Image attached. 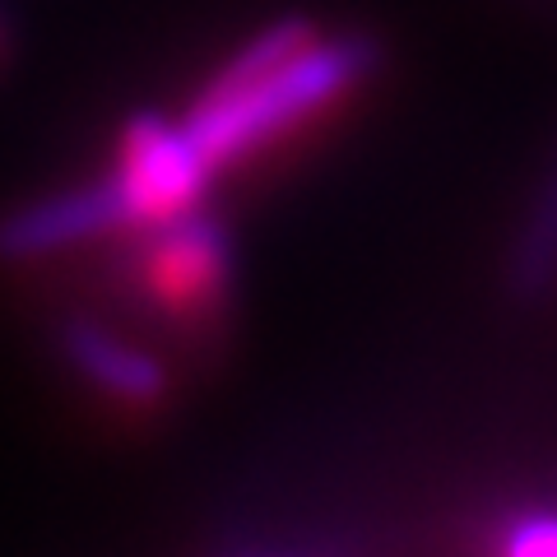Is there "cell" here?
Returning <instances> with one entry per match:
<instances>
[{
	"label": "cell",
	"mask_w": 557,
	"mask_h": 557,
	"mask_svg": "<svg viewBox=\"0 0 557 557\" xmlns=\"http://www.w3.org/2000/svg\"><path fill=\"white\" fill-rule=\"evenodd\" d=\"M372 65L376 51L362 38H321L317 33L302 51H293L265 75H214V84L186 112V131L214 168L242 163L256 149L274 145L288 131H298L302 121L348 98L372 75Z\"/></svg>",
	"instance_id": "obj_1"
},
{
	"label": "cell",
	"mask_w": 557,
	"mask_h": 557,
	"mask_svg": "<svg viewBox=\"0 0 557 557\" xmlns=\"http://www.w3.org/2000/svg\"><path fill=\"white\" fill-rule=\"evenodd\" d=\"M214 172L219 168L190 139L186 121H163L145 112L121 131L108 182L116 190L121 214H126V228H159L168 219L200 209Z\"/></svg>",
	"instance_id": "obj_2"
},
{
	"label": "cell",
	"mask_w": 557,
	"mask_h": 557,
	"mask_svg": "<svg viewBox=\"0 0 557 557\" xmlns=\"http://www.w3.org/2000/svg\"><path fill=\"white\" fill-rule=\"evenodd\" d=\"M228 233L209 214L190 209L182 219L149 228V247L139 256V284L163 317L196 321L214 311L228 293Z\"/></svg>",
	"instance_id": "obj_3"
},
{
	"label": "cell",
	"mask_w": 557,
	"mask_h": 557,
	"mask_svg": "<svg viewBox=\"0 0 557 557\" xmlns=\"http://www.w3.org/2000/svg\"><path fill=\"white\" fill-rule=\"evenodd\" d=\"M116 228H126V214L116 205V190L108 177H98L89 186L57 190L42 196L14 214L0 219V260H42L61 256L84 242H98Z\"/></svg>",
	"instance_id": "obj_4"
},
{
	"label": "cell",
	"mask_w": 557,
	"mask_h": 557,
	"mask_svg": "<svg viewBox=\"0 0 557 557\" xmlns=\"http://www.w3.org/2000/svg\"><path fill=\"white\" fill-rule=\"evenodd\" d=\"M61 358L70 362L84 386L98 391L112 405L126 409H153L168 395V368L149 348H139L131 339L112 335L98 321H70L61 330Z\"/></svg>",
	"instance_id": "obj_5"
},
{
	"label": "cell",
	"mask_w": 557,
	"mask_h": 557,
	"mask_svg": "<svg viewBox=\"0 0 557 557\" xmlns=\"http://www.w3.org/2000/svg\"><path fill=\"white\" fill-rule=\"evenodd\" d=\"M557 284V159L525 214V228L511 251V293L516 298H544Z\"/></svg>",
	"instance_id": "obj_6"
},
{
	"label": "cell",
	"mask_w": 557,
	"mask_h": 557,
	"mask_svg": "<svg viewBox=\"0 0 557 557\" xmlns=\"http://www.w3.org/2000/svg\"><path fill=\"white\" fill-rule=\"evenodd\" d=\"M502 553L511 557H557V511H520L502 530Z\"/></svg>",
	"instance_id": "obj_7"
}]
</instances>
